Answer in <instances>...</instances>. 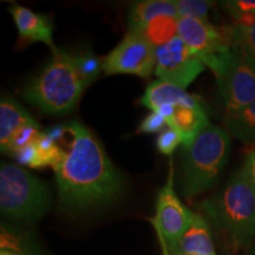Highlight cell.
I'll return each instance as SVG.
<instances>
[{
  "instance_id": "6da1fadb",
  "label": "cell",
  "mask_w": 255,
  "mask_h": 255,
  "mask_svg": "<svg viewBox=\"0 0 255 255\" xmlns=\"http://www.w3.org/2000/svg\"><path fill=\"white\" fill-rule=\"evenodd\" d=\"M69 142L53 167L59 209L81 214L119 200L124 180L90 130L78 121L64 124Z\"/></svg>"
},
{
  "instance_id": "7a4b0ae2",
  "label": "cell",
  "mask_w": 255,
  "mask_h": 255,
  "mask_svg": "<svg viewBox=\"0 0 255 255\" xmlns=\"http://www.w3.org/2000/svg\"><path fill=\"white\" fill-rule=\"evenodd\" d=\"M202 209L233 250L251 246L255 237V191L242 170L207 199Z\"/></svg>"
},
{
  "instance_id": "3957f363",
  "label": "cell",
  "mask_w": 255,
  "mask_h": 255,
  "mask_svg": "<svg viewBox=\"0 0 255 255\" xmlns=\"http://www.w3.org/2000/svg\"><path fill=\"white\" fill-rule=\"evenodd\" d=\"M231 150V135L209 123L182 146L180 188L183 196H197L218 182Z\"/></svg>"
},
{
  "instance_id": "277c9868",
  "label": "cell",
  "mask_w": 255,
  "mask_h": 255,
  "mask_svg": "<svg viewBox=\"0 0 255 255\" xmlns=\"http://www.w3.org/2000/svg\"><path fill=\"white\" fill-rule=\"evenodd\" d=\"M85 88L73 56L57 49L41 71L25 85L23 97L43 113L66 115L75 110Z\"/></svg>"
},
{
  "instance_id": "5b68a950",
  "label": "cell",
  "mask_w": 255,
  "mask_h": 255,
  "mask_svg": "<svg viewBox=\"0 0 255 255\" xmlns=\"http://www.w3.org/2000/svg\"><path fill=\"white\" fill-rule=\"evenodd\" d=\"M52 203L47 184L17 164L0 167V212L14 222H36Z\"/></svg>"
},
{
  "instance_id": "8992f818",
  "label": "cell",
  "mask_w": 255,
  "mask_h": 255,
  "mask_svg": "<svg viewBox=\"0 0 255 255\" xmlns=\"http://www.w3.org/2000/svg\"><path fill=\"white\" fill-rule=\"evenodd\" d=\"M178 37L208 66L215 76L221 73L238 47L235 28L216 27L209 21L178 18Z\"/></svg>"
},
{
  "instance_id": "52a82bcc",
  "label": "cell",
  "mask_w": 255,
  "mask_h": 255,
  "mask_svg": "<svg viewBox=\"0 0 255 255\" xmlns=\"http://www.w3.org/2000/svg\"><path fill=\"white\" fill-rule=\"evenodd\" d=\"M216 78L227 115L255 102V60L239 46Z\"/></svg>"
},
{
  "instance_id": "ba28073f",
  "label": "cell",
  "mask_w": 255,
  "mask_h": 255,
  "mask_svg": "<svg viewBox=\"0 0 255 255\" xmlns=\"http://www.w3.org/2000/svg\"><path fill=\"white\" fill-rule=\"evenodd\" d=\"M156 47L138 31H129L103 59L107 75H135L146 78L155 72Z\"/></svg>"
},
{
  "instance_id": "9c48e42d",
  "label": "cell",
  "mask_w": 255,
  "mask_h": 255,
  "mask_svg": "<svg viewBox=\"0 0 255 255\" xmlns=\"http://www.w3.org/2000/svg\"><path fill=\"white\" fill-rule=\"evenodd\" d=\"M195 213L183 205L174 189V167L170 162L167 182L158 191L156 213L151 220L157 237L167 245L169 252L174 251L184 232L189 227Z\"/></svg>"
},
{
  "instance_id": "30bf717a",
  "label": "cell",
  "mask_w": 255,
  "mask_h": 255,
  "mask_svg": "<svg viewBox=\"0 0 255 255\" xmlns=\"http://www.w3.org/2000/svg\"><path fill=\"white\" fill-rule=\"evenodd\" d=\"M205 68L202 60L178 36L156 49L155 75L184 90Z\"/></svg>"
},
{
  "instance_id": "8fae6325",
  "label": "cell",
  "mask_w": 255,
  "mask_h": 255,
  "mask_svg": "<svg viewBox=\"0 0 255 255\" xmlns=\"http://www.w3.org/2000/svg\"><path fill=\"white\" fill-rule=\"evenodd\" d=\"M143 107L151 111H159L164 108L176 107H197L202 105L200 98L193 96L177 87V85L165 81H155L145 89L144 95L139 100Z\"/></svg>"
},
{
  "instance_id": "7c38bea8",
  "label": "cell",
  "mask_w": 255,
  "mask_h": 255,
  "mask_svg": "<svg viewBox=\"0 0 255 255\" xmlns=\"http://www.w3.org/2000/svg\"><path fill=\"white\" fill-rule=\"evenodd\" d=\"M8 11L13 18L19 36L24 40L45 43L52 49V52L57 50L52 38L53 26L49 17L36 13L32 9L18 4L9 6Z\"/></svg>"
},
{
  "instance_id": "4fadbf2b",
  "label": "cell",
  "mask_w": 255,
  "mask_h": 255,
  "mask_svg": "<svg viewBox=\"0 0 255 255\" xmlns=\"http://www.w3.org/2000/svg\"><path fill=\"white\" fill-rule=\"evenodd\" d=\"M38 124L15 100L2 96L0 101V149L9 154L14 137L24 128Z\"/></svg>"
},
{
  "instance_id": "5bb4252c",
  "label": "cell",
  "mask_w": 255,
  "mask_h": 255,
  "mask_svg": "<svg viewBox=\"0 0 255 255\" xmlns=\"http://www.w3.org/2000/svg\"><path fill=\"white\" fill-rule=\"evenodd\" d=\"M63 156V148L45 131H41L30 144L19 149L13 157L20 164L31 168L55 167Z\"/></svg>"
},
{
  "instance_id": "9a60e30c",
  "label": "cell",
  "mask_w": 255,
  "mask_h": 255,
  "mask_svg": "<svg viewBox=\"0 0 255 255\" xmlns=\"http://www.w3.org/2000/svg\"><path fill=\"white\" fill-rule=\"evenodd\" d=\"M170 255L183 254H206L216 255L214 242L208 223L199 214L194 215L189 227L184 232L174 251L169 252Z\"/></svg>"
},
{
  "instance_id": "2e32d148",
  "label": "cell",
  "mask_w": 255,
  "mask_h": 255,
  "mask_svg": "<svg viewBox=\"0 0 255 255\" xmlns=\"http://www.w3.org/2000/svg\"><path fill=\"white\" fill-rule=\"evenodd\" d=\"M159 15L178 17L174 0H144L130 6L128 26L130 31H141Z\"/></svg>"
},
{
  "instance_id": "e0dca14e",
  "label": "cell",
  "mask_w": 255,
  "mask_h": 255,
  "mask_svg": "<svg viewBox=\"0 0 255 255\" xmlns=\"http://www.w3.org/2000/svg\"><path fill=\"white\" fill-rule=\"evenodd\" d=\"M208 115L203 105L197 107H176L168 127L175 128L183 137V144L189 143L199 131L209 124Z\"/></svg>"
},
{
  "instance_id": "ac0fdd59",
  "label": "cell",
  "mask_w": 255,
  "mask_h": 255,
  "mask_svg": "<svg viewBox=\"0 0 255 255\" xmlns=\"http://www.w3.org/2000/svg\"><path fill=\"white\" fill-rule=\"evenodd\" d=\"M225 123L231 137L255 145V102L240 111L226 115Z\"/></svg>"
},
{
  "instance_id": "d6986e66",
  "label": "cell",
  "mask_w": 255,
  "mask_h": 255,
  "mask_svg": "<svg viewBox=\"0 0 255 255\" xmlns=\"http://www.w3.org/2000/svg\"><path fill=\"white\" fill-rule=\"evenodd\" d=\"M138 32L157 49L178 36V17L159 15Z\"/></svg>"
},
{
  "instance_id": "ffe728a7",
  "label": "cell",
  "mask_w": 255,
  "mask_h": 255,
  "mask_svg": "<svg viewBox=\"0 0 255 255\" xmlns=\"http://www.w3.org/2000/svg\"><path fill=\"white\" fill-rule=\"evenodd\" d=\"M228 13L234 19L237 28H248L255 23V0H232L223 2Z\"/></svg>"
},
{
  "instance_id": "44dd1931",
  "label": "cell",
  "mask_w": 255,
  "mask_h": 255,
  "mask_svg": "<svg viewBox=\"0 0 255 255\" xmlns=\"http://www.w3.org/2000/svg\"><path fill=\"white\" fill-rule=\"evenodd\" d=\"M72 56L83 82L89 87L103 71V60L98 59L92 52H81Z\"/></svg>"
},
{
  "instance_id": "7402d4cb",
  "label": "cell",
  "mask_w": 255,
  "mask_h": 255,
  "mask_svg": "<svg viewBox=\"0 0 255 255\" xmlns=\"http://www.w3.org/2000/svg\"><path fill=\"white\" fill-rule=\"evenodd\" d=\"M178 18H194L208 21V12L212 7V1L206 0H176Z\"/></svg>"
},
{
  "instance_id": "603a6c76",
  "label": "cell",
  "mask_w": 255,
  "mask_h": 255,
  "mask_svg": "<svg viewBox=\"0 0 255 255\" xmlns=\"http://www.w3.org/2000/svg\"><path fill=\"white\" fill-rule=\"evenodd\" d=\"M180 144H183V137L181 132L175 128L168 127L163 131L159 133L156 141V146H157L158 151L162 154L171 156L175 149Z\"/></svg>"
},
{
  "instance_id": "cb8c5ba5",
  "label": "cell",
  "mask_w": 255,
  "mask_h": 255,
  "mask_svg": "<svg viewBox=\"0 0 255 255\" xmlns=\"http://www.w3.org/2000/svg\"><path fill=\"white\" fill-rule=\"evenodd\" d=\"M235 28L238 46L255 60V23L248 28Z\"/></svg>"
},
{
  "instance_id": "d4e9b609",
  "label": "cell",
  "mask_w": 255,
  "mask_h": 255,
  "mask_svg": "<svg viewBox=\"0 0 255 255\" xmlns=\"http://www.w3.org/2000/svg\"><path fill=\"white\" fill-rule=\"evenodd\" d=\"M167 128L168 122L163 115L161 113H157V111H151V113L142 121L138 131L144 133L162 132L164 129H167Z\"/></svg>"
},
{
  "instance_id": "484cf974",
  "label": "cell",
  "mask_w": 255,
  "mask_h": 255,
  "mask_svg": "<svg viewBox=\"0 0 255 255\" xmlns=\"http://www.w3.org/2000/svg\"><path fill=\"white\" fill-rule=\"evenodd\" d=\"M241 170L248 182H250L251 187L255 191V146L247 154Z\"/></svg>"
},
{
  "instance_id": "4316f807",
  "label": "cell",
  "mask_w": 255,
  "mask_h": 255,
  "mask_svg": "<svg viewBox=\"0 0 255 255\" xmlns=\"http://www.w3.org/2000/svg\"><path fill=\"white\" fill-rule=\"evenodd\" d=\"M159 241H161V246H162V255H170L167 245H165V242L163 240H161V239H159Z\"/></svg>"
},
{
  "instance_id": "83f0119b",
  "label": "cell",
  "mask_w": 255,
  "mask_h": 255,
  "mask_svg": "<svg viewBox=\"0 0 255 255\" xmlns=\"http://www.w3.org/2000/svg\"><path fill=\"white\" fill-rule=\"evenodd\" d=\"M0 255H24V254H19V253H15V252L1 250V252H0Z\"/></svg>"
},
{
  "instance_id": "f1b7e54d",
  "label": "cell",
  "mask_w": 255,
  "mask_h": 255,
  "mask_svg": "<svg viewBox=\"0 0 255 255\" xmlns=\"http://www.w3.org/2000/svg\"><path fill=\"white\" fill-rule=\"evenodd\" d=\"M250 255H255V244H254V246L252 247V250L250 252Z\"/></svg>"
},
{
  "instance_id": "f546056e",
  "label": "cell",
  "mask_w": 255,
  "mask_h": 255,
  "mask_svg": "<svg viewBox=\"0 0 255 255\" xmlns=\"http://www.w3.org/2000/svg\"><path fill=\"white\" fill-rule=\"evenodd\" d=\"M183 255H206V254H183Z\"/></svg>"
}]
</instances>
